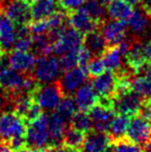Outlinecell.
<instances>
[{
  "label": "cell",
  "mask_w": 151,
  "mask_h": 152,
  "mask_svg": "<svg viewBox=\"0 0 151 152\" xmlns=\"http://www.w3.org/2000/svg\"><path fill=\"white\" fill-rule=\"evenodd\" d=\"M38 82L30 72H21L14 68L4 67L0 70V88L8 95L31 92Z\"/></svg>",
  "instance_id": "1"
},
{
  "label": "cell",
  "mask_w": 151,
  "mask_h": 152,
  "mask_svg": "<svg viewBox=\"0 0 151 152\" xmlns=\"http://www.w3.org/2000/svg\"><path fill=\"white\" fill-rule=\"evenodd\" d=\"M35 102L44 111H53L57 108L63 97L58 81L40 85L39 83L30 92Z\"/></svg>",
  "instance_id": "2"
},
{
  "label": "cell",
  "mask_w": 151,
  "mask_h": 152,
  "mask_svg": "<svg viewBox=\"0 0 151 152\" xmlns=\"http://www.w3.org/2000/svg\"><path fill=\"white\" fill-rule=\"evenodd\" d=\"M145 100L146 99H144L137 92L128 88L116 92V94L112 97L111 102L116 114L133 116L139 113Z\"/></svg>",
  "instance_id": "3"
},
{
  "label": "cell",
  "mask_w": 151,
  "mask_h": 152,
  "mask_svg": "<svg viewBox=\"0 0 151 152\" xmlns=\"http://www.w3.org/2000/svg\"><path fill=\"white\" fill-rule=\"evenodd\" d=\"M25 121L15 112L0 113V140L8 143L16 138L25 137L26 132Z\"/></svg>",
  "instance_id": "4"
},
{
  "label": "cell",
  "mask_w": 151,
  "mask_h": 152,
  "mask_svg": "<svg viewBox=\"0 0 151 152\" xmlns=\"http://www.w3.org/2000/svg\"><path fill=\"white\" fill-rule=\"evenodd\" d=\"M61 70L60 62L53 55L38 56L33 66L32 75L38 83L47 84L54 82Z\"/></svg>",
  "instance_id": "5"
},
{
  "label": "cell",
  "mask_w": 151,
  "mask_h": 152,
  "mask_svg": "<svg viewBox=\"0 0 151 152\" xmlns=\"http://www.w3.org/2000/svg\"><path fill=\"white\" fill-rule=\"evenodd\" d=\"M26 146L33 148H44L49 144L48 116L42 113L38 118L26 125L25 132Z\"/></svg>",
  "instance_id": "6"
},
{
  "label": "cell",
  "mask_w": 151,
  "mask_h": 152,
  "mask_svg": "<svg viewBox=\"0 0 151 152\" xmlns=\"http://www.w3.org/2000/svg\"><path fill=\"white\" fill-rule=\"evenodd\" d=\"M88 114L92 122L93 130L108 132L110 123L116 113L110 98H99V102L88 111Z\"/></svg>",
  "instance_id": "7"
},
{
  "label": "cell",
  "mask_w": 151,
  "mask_h": 152,
  "mask_svg": "<svg viewBox=\"0 0 151 152\" xmlns=\"http://www.w3.org/2000/svg\"><path fill=\"white\" fill-rule=\"evenodd\" d=\"M125 137L144 148L151 140V121L139 113L131 116Z\"/></svg>",
  "instance_id": "8"
},
{
  "label": "cell",
  "mask_w": 151,
  "mask_h": 152,
  "mask_svg": "<svg viewBox=\"0 0 151 152\" xmlns=\"http://www.w3.org/2000/svg\"><path fill=\"white\" fill-rule=\"evenodd\" d=\"M84 35L71 26H63L60 35L52 42V53L56 55L65 54L66 52L78 49L83 45Z\"/></svg>",
  "instance_id": "9"
},
{
  "label": "cell",
  "mask_w": 151,
  "mask_h": 152,
  "mask_svg": "<svg viewBox=\"0 0 151 152\" xmlns=\"http://www.w3.org/2000/svg\"><path fill=\"white\" fill-rule=\"evenodd\" d=\"M2 12L15 25H27L31 21V1L8 0Z\"/></svg>",
  "instance_id": "10"
},
{
  "label": "cell",
  "mask_w": 151,
  "mask_h": 152,
  "mask_svg": "<svg viewBox=\"0 0 151 152\" xmlns=\"http://www.w3.org/2000/svg\"><path fill=\"white\" fill-rule=\"evenodd\" d=\"M66 17L69 19V26L81 32L83 35L96 29H101V26L103 24V22L94 20L84 8L80 7L67 12Z\"/></svg>",
  "instance_id": "11"
},
{
  "label": "cell",
  "mask_w": 151,
  "mask_h": 152,
  "mask_svg": "<svg viewBox=\"0 0 151 152\" xmlns=\"http://www.w3.org/2000/svg\"><path fill=\"white\" fill-rule=\"evenodd\" d=\"M87 70L80 66L65 70L64 75L58 81L63 95H71L86 82Z\"/></svg>",
  "instance_id": "12"
},
{
  "label": "cell",
  "mask_w": 151,
  "mask_h": 152,
  "mask_svg": "<svg viewBox=\"0 0 151 152\" xmlns=\"http://www.w3.org/2000/svg\"><path fill=\"white\" fill-rule=\"evenodd\" d=\"M92 86L99 98H110L116 94L117 92V78L116 74L113 70L104 72L101 75L94 77L92 80Z\"/></svg>",
  "instance_id": "13"
},
{
  "label": "cell",
  "mask_w": 151,
  "mask_h": 152,
  "mask_svg": "<svg viewBox=\"0 0 151 152\" xmlns=\"http://www.w3.org/2000/svg\"><path fill=\"white\" fill-rule=\"evenodd\" d=\"M111 141L112 139L108 132L92 129L86 134L82 146L83 152H108Z\"/></svg>",
  "instance_id": "14"
},
{
  "label": "cell",
  "mask_w": 151,
  "mask_h": 152,
  "mask_svg": "<svg viewBox=\"0 0 151 152\" xmlns=\"http://www.w3.org/2000/svg\"><path fill=\"white\" fill-rule=\"evenodd\" d=\"M101 33L108 46H116L125 39L126 36V23L124 21L112 20L105 22L101 26Z\"/></svg>",
  "instance_id": "15"
},
{
  "label": "cell",
  "mask_w": 151,
  "mask_h": 152,
  "mask_svg": "<svg viewBox=\"0 0 151 152\" xmlns=\"http://www.w3.org/2000/svg\"><path fill=\"white\" fill-rule=\"evenodd\" d=\"M75 102L79 111L88 112L94 104L99 102V96L91 83H84L76 91Z\"/></svg>",
  "instance_id": "16"
},
{
  "label": "cell",
  "mask_w": 151,
  "mask_h": 152,
  "mask_svg": "<svg viewBox=\"0 0 151 152\" xmlns=\"http://www.w3.org/2000/svg\"><path fill=\"white\" fill-rule=\"evenodd\" d=\"M69 121L63 118L57 112H54L48 116V132H49V144L61 145L65 128L67 127Z\"/></svg>",
  "instance_id": "17"
},
{
  "label": "cell",
  "mask_w": 151,
  "mask_h": 152,
  "mask_svg": "<svg viewBox=\"0 0 151 152\" xmlns=\"http://www.w3.org/2000/svg\"><path fill=\"white\" fill-rule=\"evenodd\" d=\"M125 61L129 69L135 75L143 72L147 65L145 57L142 50V44L140 42H131V45L124 55Z\"/></svg>",
  "instance_id": "18"
},
{
  "label": "cell",
  "mask_w": 151,
  "mask_h": 152,
  "mask_svg": "<svg viewBox=\"0 0 151 152\" xmlns=\"http://www.w3.org/2000/svg\"><path fill=\"white\" fill-rule=\"evenodd\" d=\"M36 58L28 51L12 50L8 54V64L10 67L21 72H30L33 69Z\"/></svg>",
  "instance_id": "19"
},
{
  "label": "cell",
  "mask_w": 151,
  "mask_h": 152,
  "mask_svg": "<svg viewBox=\"0 0 151 152\" xmlns=\"http://www.w3.org/2000/svg\"><path fill=\"white\" fill-rule=\"evenodd\" d=\"M83 45L90 51L93 57H101L106 51V49L109 47L101 29H96V30L85 34Z\"/></svg>",
  "instance_id": "20"
},
{
  "label": "cell",
  "mask_w": 151,
  "mask_h": 152,
  "mask_svg": "<svg viewBox=\"0 0 151 152\" xmlns=\"http://www.w3.org/2000/svg\"><path fill=\"white\" fill-rule=\"evenodd\" d=\"M58 0H33L31 1V20H42L58 10Z\"/></svg>",
  "instance_id": "21"
},
{
  "label": "cell",
  "mask_w": 151,
  "mask_h": 152,
  "mask_svg": "<svg viewBox=\"0 0 151 152\" xmlns=\"http://www.w3.org/2000/svg\"><path fill=\"white\" fill-rule=\"evenodd\" d=\"M149 14L143 7H141L133 10L131 16L127 20V25L133 34L140 36L147 32L149 28Z\"/></svg>",
  "instance_id": "22"
},
{
  "label": "cell",
  "mask_w": 151,
  "mask_h": 152,
  "mask_svg": "<svg viewBox=\"0 0 151 152\" xmlns=\"http://www.w3.org/2000/svg\"><path fill=\"white\" fill-rule=\"evenodd\" d=\"M133 12V5L126 0H108L107 2V12L112 20L126 22Z\"/></svg>",
  "instance_id": "23"
},
{
  "label": "cell",
  "mask_w": 151,
  "mask_h": 152,
  "mask_svg": "<svg viewBox=\"0 0 151 152\" xmlns=\"http://www.w3.org/2000/svg\"><path fill=\"white\" fill-rule=\"evenodd\" d=\"M16 39L15 24L3 14L0 12V45L3 51L7 52Z\"/></svg>",
  "instance_id": "24"
},
{
  "label": "cell",
  "mask_w": 151,
  "mask_h": 152,
  "mask_svg": "<svg viewBox=\"0 0 151 152\" xmlns=\"http://www.w3.org/2000/svg\"><path fill=\"white\" fill-rule=\"evenodd\" d=\"M85 137H86L85 132L77 129L69 123L67 127L64 130V134H63L62 145L65 147H69V148L81 149L84 144Z\"/></svg>",
  "instance_id": "25"
},
{
  "label": "cell",
  "mask_w": 151,
  "mask_h": 152,
  "mask_svg": "<svg viewBox=\"0 0 151 152\" xmlns=\"http://www.w3.org/2000/svg\"><path fill=\"white\" fill-rule=\"evenodd\" d=\"M122 53L120 52L118 46H109L104 54L101 55V58L106 65V68L109 70L116 72L119 68L122 67Z\"/></svg>",
  "instance_id": "26"
},
{
  "label": "cell",
  "mask_w": 151,
  "mask_h": 152,
  "mask_svg": "<svg viewBox=\"0 0 151 152\" xmlns=\"http://www.w3.org/2000/svg\"><path fill=\"white\" fill-rule=\"evenodd\" d=\"M131 117V116H128V115L115 114L110 123L109 129H108V134H110L111 139H117L125 136Z\"/></svg>",
  "instance_id": "27"
},
{
  "label": "cell",
  "mask_w": 151,
  "mask_h": 152,
  "mask_svg": "<svg viewBox=\"0 0 151 152\" xmlns=\"http://www.w3.org/2000/svg\"><path fill=\"white\" fill-rule=\"evenodd\" d=\"M109 150L110 152H144V149L140 145L131 141L125 136L112 139Z\"/></svg>",
  "instance_id": "28"
},
{
  "label": "cell",
  "mask_w": 151,
  "mask_h": 152,
  "mask_svg": "<svg viewBox=\"0 0 151 152\" xmlns=\"http://www.w3.org/2000/svg\"><path fill=\"white\" fill-rule=\"evenodd\" d=\"M131 89L137 92L144 99H151V80L148 77L133 76L131 81Z\"/></svg>",
  "instance_id": "29"
},
{
  "label": "cell",
  "mask_w": 151,
  "mask_h": 152,
  "mask_svg": "<svg viewBox=\"0 0 151 152\" xmlns=\"http://www.w3.org/2000/svg\"><path fill=\"white\" fill-rule=\"evenodd\" d=\"M108 0H87L84 3V10L98 22H104L106 14V3Z\"/></svg>",
  "instance_id": "30"
},
{
  "label": "cell",
  "mask_w": 151,
  "mask_h": 152,
  "mask_svg": "<svg viewBox=\"0 0 151 152\" xmlns=\"http://www.w3.org/2000/svg\"><path fill=\"white\" fill-rule=\"evenodd\" d=\"M77 109L78 108H77L75 98L71 97V95H63L59 104L55 109L56 110L55 112H57L64 119L69 121L73 115L77 112Z\"/></svg>",
  "instance_id": "31"
},
{
  "label": "cell",
  "mask_w": 151,
  "mask_h": 152,
  "mask_svg": "<svg viewBox=\"0 0 151 152\" xmlns=\"http://www.w3.org/2000/svg\"><path fill=\"white\" fill-rule=\"evenodd\" d=\"M69 124L85 134L92 130V122L88 112H83V111L76 112L69 120Z\"/></svg>",
  "instance_id": "32"
},
{
  "label": "cell",
  "mask_w": 151,
  "mask_h": 152,
  "mask_svg": "<svg viewBox=\"0 0 151 152\" xmlns=\"http://www.w3.org/2000/svg\"><path fill=\"white\" fill-rule=\"evenodd\" d=\"M32 46L38 56L49 55L52 53V42L47 33L33 34Z\"/></svg>",
  "instance_id": "33"
},
{
  "label": "cell",
  "mask_w": 151,
  "mask_h": 152,
  "mask_svg": "<svg viewBox=\"0 0 151 152\" xmlns=\"http://www.w3.org/2000/svg\"><path fill=\"white\" fill-rule=\"evenodd\" d=\"M106 69L107 68H106V65L104 63V60L101 57H93V58H91L86 66L87 75H89L91 78L99 76L104 72H106Z\"/></svg>",
  "instance_id": "34"
},
{
  "label": "cell",
  "mask_w": 151,
  "mask_h": 152,
  "mask_svg": "<svg viewBox=\"0 0 151 152\" xmlns=\"http://www.w3.org/2000/svg\"><path fill=\"white\" fill-rule=\"evenodd\" d=\"M79 49V48H78ZM78 49L71 50L62 55L60 62V67L62 70H69L78 66Z\"/></svg>",
  "instance_id": "35"
},
{
  "label": "cell",
  "mask_w": 151,
  "mask_h": 152,
  "mask_svg": "<svg viewBox=\"0 0 151 152\" xmlns=\"http://www.w3.org/2000/svg\"><path fill=\"white\" fill-rule=\"evenodd\" d=\"M30 36L16 37L14 44H12V50H16V51H29L30 50V49L32 48V37H30Z\"/></svg>",
  "instance_id": "36"
},
{
  "label": "cell",
  "mask_w": 151,
  "mask_h": 152,
  "mask_svg": "<svg viewBox=\"0 0 151 152\" xmlns=\"http://www.w3.org/2000/svg\"><path fill=\"white\" fill-rule=\"evenodd\" d=\"M92 54L90 53V51L82 45L81 47H79L78 49V66L86 69V66L88 64L89 60L92 58Z\"/></svg>",
  "instance_id": "37"
},
{
  "label": "cell",
  "mask_w": 151,
  "mask_h": 152,
  "mask_svg": "<svg viewBox=\"0 0 151 152\" xmlns=\"http://www.w3.org/2000/svg\"><path fill=\"white\" fill-rule=\"evenodd\" d=\"M87 0H59V7L64 12H69L84 5Z\"/></svg>",
  "instance_id": "38"
},
{
  "label": "cell",
  "mask_w": 151,
  "mask_h": 152,
  "mask_svg": "<svg viewBox=\"0 0 151 152\" xmlns=\"http://www.w3.org/2000/svg\"><path fill=\"white\" fill-rule=\"evenodd\" d=\"M7 106H12V98L0 88V112L4 110Z\"/></svg>",
  "instance_id": "39"
},
{
  "label": "cell",
  "mask_w": 151,
  "mask_h": 152,
  "mask_svg": "<svg viewBox=\"0 0 151 152\" xmlns=\"http://www.w3.org/2000/svg\"><path fill=\"white\" fill-rule=\"evenodd\" d=\"M142 50H143V54L147 61V64L151 63V39L142 44Z\"/></svg>",
  "instance_id": "40"
},
{
  "label": "cell",
  "mask_w": 151,
  "mask_h": 152,
  "mask_svg": "<svg viewBox=\"0 0 151 152\" xmlns=\"http://www.w3.org/2000/svg\"><path fill=\"white\" fill-rule=\"evenodd\" d=\"M12 152H44V150H42V149H39V148H33V147L24 146L20 149L14 150Z\"/></svg>",
  "instance_id": "41"
},
{
  "label": "cell",
  "mask_w": 151,
  "mask_h": 152,
  "mask_svg": "<svg viewBox=\"0 0 151 152\" xmlns=\"http://www.w3.org/2000/svg\"><path fill=\"white\" fill-rule=\"evenodd\" d=\"M141 5L147 12L151 10V0H141Z\"/></svg>",
  "instance_id": "42"
},
{
  "label": "cell",
  "mask_w": 151,
  "mask_h": 152,
  "mask_svg": "<svg viewBox=\"0 0 151 152\" xmlns=\"http://www.w3.org/2000/svg\"><path fill=\"white\" fill-rule=\"evenodd\" d=\"M12 150L9 149L8 145L2 140H0V152H10Z\"/></svg>",
  "instance_id": "43"
},
{
  "label": "cell",
  "mask_w": 151,
  "mask_h": 152,
  "mask_svg": "<svg viewBox=\"0 0 151 152\" xmlns=\"http://www.w3.org/2000/svg\"><path fill=\"white\" fill-rule=\"evenodd\" d=\"M143 72H145V76L148 77V78L151 80V63H148L147 65L145 66V68H144Z\"/></svg>",
  "instance_id": "44"
},
{
  "label": "cell",
  "mask_w": 151,
  "mask_h": 152,
  "mask_svg": "<svg viewBox=\"0 0 151 152\" xmlns=\"http://www.w3.org/2000/svg\"><path fill=\"white\" fill-rule=\"evenodd\" d=\"M127 2H128L129 4H131L133 6L135 5H138V4L141 3V0H126Z\"/></svg>",
  "instance_id": "45"
},
{
  "label": "cell",
  "mask_w": 151,
  "mask_h": 152,
  "mask_svg": "<svg viewBox=\"0 0 151 152\" xmlns=\"http://www.w3.org/2000/svg\"><path fill=\"white\" fill-rule=\"evenodd\" d=\"M0 52H5V51H3V50H2V48H1V45H0Z\"/></svg>",
  "instance_id": "46"
},
{
  "label": "cell",
  "mask_w": 151,
  "mask_h": 152,
  "mask_svg": "<svg viewBox=\"0 0 151 152\" xmlns=\"http://www.w3.org/2000/svg\"><path fill=\"white\" fill-rule=\"evenodd\" d=\"M148 14H149V17H150V20H151V10H150V12H148Z\"/></svg>",
  "instance_id": "47"
},
{
  "label": "cell",
  "mask_w": 151,
  "mask_h": 152,
  "mask_svg": "<svg viewBox=\"0 0 151 152\" xmlns=\"http://www.w3.org/2000/svg\"><path fill=\"white\" fill-rule=\"evenodd\" d=\"M30 1H33V0H30Z\"/></svg>",
  "instance_id": "48"
}]
</instances>
